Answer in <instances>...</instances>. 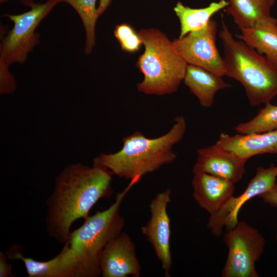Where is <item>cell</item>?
Returning a JSON list of instances; mask_svg holds the SVG:
<instances>
[{
	"label": "cell",
	"instance_id": "24",
	"mask_svg": "<svg viewBox=\"0 0 277 277\" xmlns=\"http://www.w3.org/2000/svg\"><path fill=\"white\" fill-rule=\"evenodd\" d=\"M259 197L262 199L264 203L272 207H277V182L268 191L260 195ZM275 240L277 241V225L276 226Z\"/></svg>",
	"mask_w": 277,
	"mask_h": 277
},
{
	"label": "cell",
	"instance_id": "27",
	"mask_svg": "<svg viewBox=\"0 0 277 277\" xmlns=\"http://www.w3.org/2000/svg\"><path fill=\"white\" fill-rule=\"evenodd\" d=\"M8 1H9V0H0V2H1V3H3L6 2Z\"/></svg>",
	"mask_w": 277,
	"mask_h": 277
},
{
	"label": "cell",
	"instance_id": "14",
	"mask_svg": "<svg viewBox=\"0 0 277 277\" xmlns=\"http://www.w3.org/2000/svg\"><path fill=\"white\" fill-rule=\"evenodd\" d=\"M193 196L203 210L213 214L220 210L233 196L234 184L204 172H193Z\"/></svg>",
	"mask_w": 277,
	"mask_h": 277
},
{
	"label": "cell",
	"instance_id": "20",
	"mask_svg": "<svg viewBox=\"0 0 277 277\" xmlns=\"http://www.w3.org/2000/svg\"><path fill=\"white\" fill-rule=\"evenodd\" d=\"M71 5L77 12L83 24L86 33L85 52L90 54L95 44V28L99 16L96 0H58Z\"/></svg>",
	"mask_w": 277,
	"mask_h": 277
},
{
	"label": "cell",
	"instance_id": "13",
	"mask_svg": "<svg viewBox=\"0 0 277 277\" xmlns=\"http://www.w3.org/2000/svg\"><path fill=\"white\" fill-rule=\"evenodd\" d=\"M19 250L18 246H13L6 255L9 259L22 260L28 277H80L74 254L68 242L56 256L46 261L25 257Z\"/></svg>",
	"mask_w": 277,
	"mask_h": 277
},
{
	"label": "cell",
	"instance_id": "8",
	"mask_svg": "<svg viewBox=\"0 0 277 277\" xmlns=\"http://www.w3.org/2000/svg\"><path fill=\"white\" fill-rule=\"evenodd\" d=\"M217 24L211 19L204 28L174 39L175 47L188 65L201 67L221 76L225 67L216 45Z\"/></svg>",
	"mask_w": 277,
	"mask_h": 277
},
{
	"label": "cell",
	"instance_id": "9",
	"mask_svg": "<svg viewBox=\"0 0 277 277\" xmlns=\"http://www.w3.org/2000/svg\"><path fill=\"white\" fill-rule=\"evenodd\" d=\"M277 166L273 163L265 168H257L255 175L239 195H234L217 212L210 215L207 227L211 233L220 236L224 228H233L238 223V215L242 206L252 198L269 190L276 183Z\"/></svg>",
	"mask_w": 277,
	"mask_h": 277
},
{
	"label": "cell",
	"instance_id": "4",
	"mask_svg": "<svg viewBox=\"0 0 277 277\" xmlns=\"http://www.w3.org/2000/svg\"><path fill=\"white\" fill-rule=\"evenodd\" d=\"M138 35L145 47L136 66L144 75L137 90L146 94L162 95L176 92L183 82L187 63L173 41L157 29L141 30Z\"/></svg>",
	"mask_w": 277,
	"mask_h": 277
},
{
	"label": "cell",
	"instance_id": "2",
	"mask_svg": "<svg viewBox=\"0 0 277 277\" xmlns=\"http://www.w3.org/2000/svg\"><path fill=\"white\" fill-rule=\"evenodd\" d=\"M174 122L168 132L157 137L149 138L139 131L123 137L121 150L113 153H101L93 160V165L138 183L145 175L176 159L173 147L182 140L187 124L182 115L176 117Z\"/></svg>",
	"mask_w": 277,
	"mask_h": 277
},
{
	"label": "cell",
	"instance_id": "25",
	"mask_svg": "<svg viewBox=\"0 0 277 277\" xmlns=\"http://www.w3.org/2000/svg\"><path fill=\"white\" fill-rule=\"evenodd\" d=\"M6 255L0 252V277L14 276L11 265L7 263Z\"/></svg>",
	"mask_w": 277,
	"mask_h": 277
},
{
	"label": "cell",
	"instance_id": "22",
	"mask_svg": "<svg viewBox=\"0 0 277 277\" xmlns=\"http://www.w3.org/2000/svg\"><path fill=\"white\" fill-rule=\"evenodd\" d=\"M114 34L124 51L129 53L136 52L143 44L138 33L128 24L117 25L114 29Z\"/></svg>",
	"mask_w": 277,
	"mask_h": 277
},
{
	"label": "cell",
	"instance_id": "10",
	"mask_svg": "<svg viewBox=\"0 0 277 277\" xmlns=\"http://www.w3.org/2000/svg\"><path fill=\"white\" fill-rule=\"evenodd\" d=\"M171 194V190L166 189L155 196L149 205L150 218L141 228L143 234L152 245L161 262L166 277L170 276L169 271L172 267L170 220L167 212Z\"/></svg>",
	"mask_w": 277,
	"mask_h": 277
},
{
	"label": "cell",
	"instance_id": "17",
	"mask_svg": "<svg viewBox=\"0 0 277 277\" xmlns=\"http://www.w3.org/2000/svg\"><path fill=\"white\" fill-rule=\"evenodd\" d=\"M222 77L201 67L188 64L183 82L200 105L209 108L213 104L217 92L232 87Z\"/></svg>",
	"mask_w": 277,
	"mask_h": 277
},
{
	"label": "cell",
	"instance_id": "15",
	"mask_svg": "<svg viewBox=\"0 0 277 277\" xmlns=\"http://www.w3.org/2000/svg\"><path fill=\"white\" fill-rule=\"evenodd\" d=\"M215 144L248 160L265 153H277V129L259 133L230 135L221 133Z\"/></svg>",
	"mask_w": 277,
	"mask_h": 277
},
{
	"label": "cell",
	"instance_id": "19",
	"mask_svg": "<svg viewBox=\"0 0 277 277\" xmlns=\"http://www.w3.org/2000/svg\"><path fill=\"white\" fill-rule=\"evenodd\" d=\"M228 5V1L220 0L212 2L205 8H191L178 2L174 8V11L180 22L179 37L205 28L215 13Z\"/></svg>",
	"mask_w": 277,
	"mask_h": 277
},
{
	"label": "cell",
	"instance_id": "11",
	"mask_svg": "<svg viewBox=\"0 0 277 277\" xmlns=\"http://www.w3.org/2000/svg\"><path fill=\"white\" fill-rule=\"evenodd\" d=\"M103 277H139L141 265L135 246L128 234L122 232L104 248L100 264Z\"/></svg>",
	"mask_w": 277,
	"mask_h": 277
},
{
	"label": "cell",
	"instance_id": "21",
	"mask_svg": "<svg viewBox=\"0 0 277 277\" xmlns=\"http://www.w3.org/2000/svg\"><path fill=\"white\" fill-rule=\"evenodd\" d=\"M238 133H259L277 129V105L265 104L252 119L238 124L234 128Z\"/></svg>",
	"mask_w": 277,
	"mask_h": 277
},
{
	"label": "cell",
	"instance_id": "16",
	"mask_svg": "<svg viewBox=\"0 0 277 277\" xmlns=\"http://www.w3.org/2000/svg\"><path fill=\"white\" fill-rule=\"evenodd\" d=\"M235 37L255 49L277 69V19L270 16L253 26L240 29Z\"/></svg>",
	"mask_w": 277,
	"mask_h": 277
},
{
	"label": "cell",
	"instance_id": "7",
	"mask_svg": "<svg viewBox=\"0 0 277 277\" xmlns=\"http://www.w3.org/2000/svg\"><path fill=\"white\" fill-rule=\"evenodd\" d=\"M57 3L58 0L32 3L27 12L6 15L14 24L1 44L0 57L8 66L16 63L23 64L27 60L28 53L39 44V34L35 32L36 28Z\"/></svg>",
	"mask_w": 277,
	"mask_h": 277
},
{
	"label": "cell",
	"instance_id": "26",
	"mask_svg": "<svg viewBox=\"0 0 277 277\" xmlns=\"http://www.w3.org/2000/svg\"><path fill=\"white\" fill-rule=\"evenodd\" d=\"M111 0H100L99 6L97 8L98 15H102L107 9Z\"/></svg>",
	"mask_w": 277,
	"mask_h": 277
},
{
	"label": "cell",
	"instance_id": "3",
	"mask_svg": "<svg viewBox=\"0 0 277 277\" xmlns=\"http://www.w3.org/2000/svg\"><path fill=\"white\" fill-rule=\"evenodd\" d=\"M222 23L219 36L223 47L225 75L241 84L250 106L270 102L277 95V69L255 49L235 39Z\"/></svg>",
	"mask_w": 277,
	"mask_h": 277
},
{
	"label": "cell",
	"instance_id": "12",
	"mask_svg": "<svg viewBox=\"0 0 277 277\" xmlns=\"http://www.w3.org/2000/svg\"><path fill=\"white\" fill-rule=\"evenodd\" d=\"M193 172L210 174L234 184L241 180L246 172L248 160L215 143L197 149Z\"/></svg>",
	"mask_w": 277,
	"mask_h": 277
},
{
	"label": "cell",
	"instance_id": "18",
	"mask_svg": "<svg viewBox=\"0 0 277 277\" xmlns=\"http://www.w3.org/2000/svg\"><path fill=\"white\" fill-rule=\"evenodd\" d=\"M224 12L232 16L239 29L253 26L270 16L275 0H229Z\"/></svg>",
	"mask_w": 277,
	"mask_h": 277
},
{
	"label": "cell",
	"instance_id": "23",
	"mask_svg": "<svg viewBox=\"0 0 277 277\" xmlns=\"http://www.w3.org/2000/svg\"><path fill=\"white\" fill-rule=\"evenodd\" d=\"M8 67L5 61L0 57V92L1 94L10 93L16 88L15 79L9 71Z\"/></svg>",
	"mask_w": 277,
	"mask_h": 277
},
{
	"label": "cell",
	"instance_id": "5",
	"mask_svg": "<svg viewBox=\"0 0 277 277\" xmlns=\"http://www.w3.org/2000/svg\"><path fill=\"white\" fill-rule=\"evenodd\" d=\"M134 181L118 193L114 202L107 209L97 211L84 220L78 228L71 232L68 241L81 277H97L101 274L100 264L102 252L112 239L122 232L125 220L120 214L123 200Z\"/></svg>",
	"mask_w": 277,
	"mask_h": 277
},
{
	"label": "cell",
	"instance_id": "6",
	"mask_svg": "<svg viewBox=\"0 0 277 277\" xmlns=\"http://www.w3.org/2000/svg\"><path fill=\"white\" fill-rule=\"evenodd\" d=\"M223 242L228 254L221 271L223 277H258L255 267L264 250L266 241L262 234L246 222L239 221L227 230Z\"/></svg>",
	"mask_w": 277,
	"mask_h": 277
},
{
	"label": "cell",
	"instance_id": "1",
	"mask_svg": "<svg viewBox=\"0 0 277 277\" xmlns=\"http://www.w3.org/2000/svg\"><path fill=\"white\" fill-rule=\"evenodd\" d=\"M112 175L94 165L77 163L65 167L56 177L54 190L46 201L49 235L63 245L68 241L73 222L86 219L101 199L112 195Z\"/></svg>",
	"mask_w": 277,
	"mask_h": 277
}]
</instances>
